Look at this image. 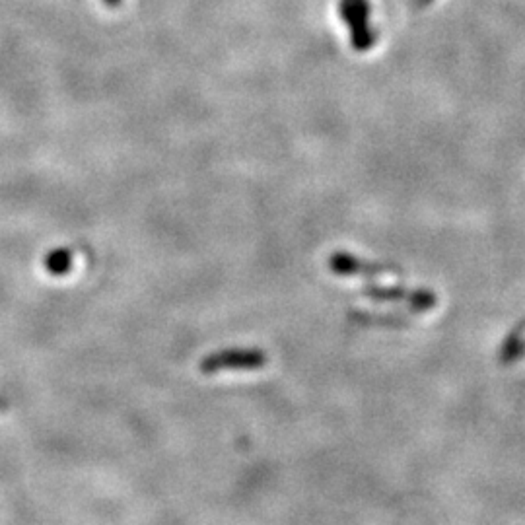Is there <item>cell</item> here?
Returning a JSON list of instances; mask_svg holds the SVG:
<instances>
[{"instance_id":"obj_1","label":"cell","mask_w":525,"mask_h":525,"mask_svg":"<svg viewBox=\"0 0 525 525\" xmlns=\"http://www.w3.org/2000/svg\"><path fill=\"white\" fill-rule=\"evenodd\" d=\"M339 16L349 28L350 45L358 53H366L380 41V32L372 26L370 0H339Z\"/></svg>"},{"instance_id":"obj_2","label":"cell","mask_w":525,"mask_h":525,"mask_svg":"<svg viewBox=\"0 0 525 525\" xmlns=\"http://www.w3.org/2000/svg\"><path fill=\"white\" fill-rule=\"evenodd\" d=\"M269 354L263 349L214 350L199 362L201 374L214 376L222 372H257L269 364Z\"/></svg>"},{"instance_id":"obj_3","label":"cell","mask_w":525,"mask_h":525,"mask_svg":"<svg viewBox=\"0 0 525 525\" xmlns=\"http://www.w3.org/2000/svg\"><path fill=\"white\" fill-rule=\"evenodd\" d=\"M364 296L380 304H397L403 302L409 310L424 314L436 308V294L428 288H405V286H380V284H366L362 286Z\"/></svg>"},{"instance_id":"obj_4","label":"cell","mask_w":525,"mask_h":525,"mask_svg":"<svg viewBox=\"0 0 525 525\" xmlns=\"http://www.w3.org/2000/svg\"><path fill=\"white\" fill-rule=\"evenodd\" d=\"M327 267L333 275L337 277H347V279H376L380 275H385L391 271L389 265L366 261L349 251H335L327 259Z\"/></svg>"},{"instance_id":"obj_5","label":"cell","mask_w":525,"mask_h":525,"mask_svg":"<svg viewBox=\"0 0 525 525\" xmlns=\"http://www.w3.org/2000/svg\"><path fill=\"white\" fill-rule=\"evenodd\" d=\"M525 356V335L524 329H516L508 335V339L504 341V345L500 347L498 352V360L504 364V366H510L518 360H522Z\"/></svg>"},{"instance_id":"obj_6","label":"cell","mask_w":525,"mask_h":525,"mask_svg":"<svg viewBox=\"0 0 525 525\" xmlns=\"http://www.w3.org/2000/svg\"><path fill=\"white\" fill-rule=\"evenodd\" d=\"M45 269L49 271V275H55V277L69 275V271L72 269V251L65 249V247H59V249L47 253Z\"/></svg>"},{"instance_id":"obj_7","label":"cell","mask_w":525,"mask_h":525,"mask_svg":"<svg viewBox=\"0 0 525 525\" xmlns=\"http://www.w3.org/2000/svg\"><path fill=\"white\" fill-rule=\"evenodd\" d=\"M102 2H104L107 8H111V10H115V8H119V6L123 4V0H102Z\"/></svg>"},{"instance_id":"obj_8","label":"cell","mask_w":525,"mask_h":525,"mask_svg":"<svg viewBox=\"0 0 525 525\" xmlns=\"http://www.w3.org/2000/svg\"><path fill=\"white\" fill-rule=\"evenodd\" d=\"M411 2H413L417 8H426V6H428V4H432L434 0H411Z\"/></svg>"},{"instance_id":"obj_9","label":"cell","mask_w":525,"mask_h":525,"mask_svg":"<svg viewBox=\"0 0 525 525\" xmlns=\"http://www.w3.org/2000/svg\"><path fill=\"white\" fill-rule=\"evenodd\" d=\"M8 409V403L4 399H0V411H6Z\"/></svg>"}]
</instances>
